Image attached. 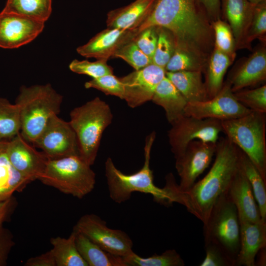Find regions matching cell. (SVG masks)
Returning <instances> with one entry per match:
<instances>
[{"label":"cell","instance_id":"1","mask_svg":"<svg viewBox=\"0 0 266 266\" xmlns=\"http://www.w3.org/2000/svg\"><path fill=\"white\" fill-rule=\"evenodd\" d=\"M161 27L172 34L175 48L208 61L214 47L212 23L198 0H157L138 28Z\"/></svg>","mask_w":266,"mask_h":266},{"label":"cell","instance_id":"2","mask_svg":"<svg viewBox=\"0 0 266 266\" xmlns=\"http://www.w3.org/2000/svg\"><path fill=\"white\" fill-rule=\"evenodd\" d=\"M238 150L226 137L219 138L215 160L209 171L186 191L179 190L174 176L168 173L165 187L171 193L174 202L184 205L188 212L205 223L217 200L228 192L239 168Z\"/></svg>","mask_w":266,"mask_h":266},{"label":"cell","instance_id":"3","mask_svg":"<svg viewBox=\"0 0 266 266\" xmlns=\"http://www.w3.org/2000/svg\"><path fill=\"white\" fill-rule=\"evenodd\" d=\"M156 137L153 132L146 138L144 162L142 167L132 174H126L119 170L110 158L105 163V173L110 197L117 203L129 200L134 192L151 195L155 200L165 205L173 202L170 193L165 187L160 188L154 183L153 171L150 166L151 148Z\"/></svg>","mask_w":266,"mask_h":266},{"label":"cell","instance_id":"4","mask_svg":"<svg viewBox=\"0 0 266 266\" xmlns=\"http://www.w3.org/2000/svg\"><path fill=\"white\" fill-rule=\"evenodd\" d=\"M63 96L50 84L23 86L15 104L19 110L20 133L33 144L50 118L60 112Z\"/></svg>","mask_w":266,"mask_h":266},{"label":"cell","instance_id":"5","mask_svg":"<svg viewBox=\"0 0 266 266\" xmlns=\"http://www.w3.org/2000/svg\"><path fill=\"white\" fill-rule=\"evenodd\" d=\"M69 115V122L77 137L79 155L91 166L97 157L102 133L112 122L109 105L96 97L73 109Z\"/></svg>","mask_w":266,"mask_h":266},{"label":"cell","instance_id":"6","mask_svg":"<svg viewBox=\"0 0 266 266\" xmlns=\"http://www.w3.org/2000/svg\"><path fill=\"white\" fill-rule=\"evenodd\" d=\"M60 192L82 199L94 189L96 174L79 155L48 159L38 179Z\"/></svg>","mask_w":266,"mask_h":266},{"label":"cell","instance_id":"7","mask_svg":"<svg viewBox=\"0 0 266 266\" xmlns=\"http://www.w3.org/2000/svg\"><path fill=\"white\" fill-rule=\"evenodd\" d=\"M221 123L226 137L248 157L266 181V113L252 111Z\"/></svg>","mask_w":266,"mask_h":266},{"label":"cell","instance_id":"8","mask_svg":"<svg viewBox=\"0 0 266 266\" xmlns=\"http://www.w3.org/2000/svg\"><path fill=\"white\" fill-rule=\"evenodd\" d=\"M203 235L204 244L211 243L218 246L236 266L240 247V222L228 192L213 206L203 224Z\"/></svg>","mask_w":266,"mask_h":266},{"label":"cell","instance_id":"9","mask_svg":"<svg viewBox=\"0 0 266 266\" xmlns=\"http://www.w3.org/2000/svg\"><path fill=\"white\" fill-rule=\"evenodd\" d=\"M171 125L168 138L175 159L181 155L189 143L194 140L216 143L222 131L220 120L198 119L185 115Z\"/></svg>","mask_w":266,"mask_h":266},{"label":"cell","instance_id":"10","mask_svg":"<svg viewBox=\"0 0 266 266\" xmlns=\"http://www.w3.org/2000/svg\"><path fill=\"white\" fill-rule=\"evenodd\" d=\"M73 231L83 234L113 255L124 257L133 252V242L125 232L108 228L105 221L95 214H87L81 217Z\"/></svg>","mask_w":266,"mask_h":266},{"label":"cell","instance_id":"11","mask_svg":"<svg viewBox=\"0 0 266 266\" xmlns=\"http://www.w3.org/2000/svg\"><path fill=\"white\" fill-rule=\"evenodd\" d=\"M252 111L235 98L230 83L226 80L220 91L205 101L188 102L185 115L198 119H215L221 121L240 117Z\"/></svg>","mask_w":266,"mask_h":266},{"label":"cell","instance_id":"12","mask_svg":"<svg viewBox=\"0 0 266 266\" xmlns=\"http://www.w3.org/2000/svg\"><path fill=\"white\" fill-rule=\"evenodd\" d=\"M41 149L48 159H57L79 155L78 144L75 133L69 122L52 116L43 130L33 143Z\"/></svg>","mask_w":266,"mask_h":266},{"label":"cell","instance_id":"13","mask_svg":"<svg viewBox=\"0 0 266 266\" xmlns=\"http://www.w3.org/2000/svg\"><path fill=\"white\" fill-rule=\"evenodd\" d=\"M216 143L194 140L189 143L183 153L175 159V168L180 177L179 184H177L179 190H189L209 166L215 153Z\"/></svg>","mask_w":266,"mask_h":266},{"label":"cell","instance_id":"14","mask_svg":"<svg viewBox=\"0 0 266 266\" xmlns=\"http://www.w3.org/2000/svg\"><path fill=\"white\" fill-rule=\"evenodd\" d=\"M166 73L164 68L152 63L120 77L124 87V100L128 105L134 108L151 100Z\"/></svg>","mask_w":266,"mask_h":266},{"label":"cell","instance_id":"15","mask_svg":"<svg viewBox=\"0 0 266 266\" xmlns=\"http://www.w3.org/2000/svg\"><path fill=\"white\" fill-rule=\"evenodd\" d=\"M44 23L2 10L0 12V48H17L31 42L42 32Z\"/></svg>","mask_w":266,"mask_h":266},{"label":"cell","instance_id":"16","mask_svg":"<svg viewBox=\"0 0 266 266\" xmlns=\"http://www.w3.org/2000/svg\"><path fill=\"white\" fill-rule=\"evenodd\" d=\"M12 166L31 182L38 179L48 158L26 140L20 133L7 140L4 150Z\"/></svg>","mask_w":266,"mask_h":266},{"label":"cell","instance_id":"17","mask_svg":"<svg viewBox=\"0 0 266 266\" xmlns=\"http://www.w3.org/2000/svg\"><path fill=\"white\" fill-rule=\"evenodd\" d=\"M137 34L138 29L107 28L96 34L87 43L78 47L76 51L87 58L107 61L123 45L134 39Z\"/></svg>","mask_w":266,"mask_h":266},{"label":"cell","instance_id":"18","mask_svg":"<svg viewBox=\"0 0 266 266\" xmlns=\"http://www.w3.org/2000/svg\"><path fill=\"white\" fill-rule=\"evenodd\" d=\"M266 79V42H261L252 54L234 67L227 80L230 83L233 93L257 85Z\"/></svg>","mask_w":266,"mask_h":266},{"label":"cell","instance_id":"19","mask_svg":"<svg viewBox=\"0 0 266 266\" xmlns=\"http://www.w3.org/2000/svg\"><path fill=\"white\" fill-rule=\"evenodd\" d=\"M239 222L240 247L236 266H254L258 252L266 246V220Z\"/></svg>","mask_w":266,"mask_h":266},{"label":"cell","instance_id":"20","mask_svg":"<svg viewBox=\"0 0 266 266\" xmlns=\"http://www.w3.org/2000/svg\"><path fill=\"white\" fill-rule=\"evenodd\" d=\"M256 5L248 0H221L222 17L233 32L236 50L244 48V41Z\"/></svg>","mask_w":266,"mask_h":266},{"label":"cell","instance_id":"21","mask_svg":"<svg viewBox=\"0 0 266 266\" xmlns=\"http://www.w3.org/2000/svg\"><path fill=\"white\" fill-rule=\"evenodd\" d=\"M228 193L236 208L239 221L255 222L262 219L252 188L240 168L230 185Z\"/></svg>","mask_w":266,"mask_h":266},{"label":"cell","instance_id":"22","mask_svg":"<svg viewBox=\"0 0 266 266\" xmlns=\"http://www.w3.org/2000/svg\"><path fill=\"white\" fill-rule=\"evenodd\" d=\"M157 0H135L130 4L110 11L107 28L125 30L138 29L150 14Z\"/></svg>","mask_w":266,"mask_h":266},{"label":"cell","instance_id":"23","mask_svg":"<svg viewBox=\"0 0 266 266\" xmlns=\"http://www.w3.org/2000/svg\"><path fill=\"white\" fill-rule=\"evenodd\" d=\"M151 100L163 108L170 124L185 115L188 102L166 76L157 86Z\"/></svg>","mask_w":266,"mask_h":266},{"label":"cell","instance_id":"24","mask_svg":"<svg viewBox=\"0 0 266 266\" xmlns=\"http://www.w3.org/2000/svg\"><path fill=\"white\" fill-rule=\"evenodd\" d=\"M200 71H166V76L181 93L188 102L205 101L208 99Z\"/></svg>","mask_w":266,"mask_h":266},{"label":"cell","instance_id":"25","mask_svg":"<svg viewBox=\"0 0 266 266\" xmlns=\"http://www.w3.org/2000/svg\"><path fill=\"white\" fill-rule=\"evenodd\" d=\"M73 231L77 248L88 266H127L123 257L107 252L83 234Z\"/></svg>","mask_w":266,"mask_h":266},{"label":"cell","instance_id":"26","mask_svg":"<svg viewBox=\"0 0 266 266\" xmlns=\"http://www.w3.org/2000/svg\"><path fill=\"white\" fill-rule=\"evenodd\" d=\"M233 61L227 54L214 48L203 72L208 99L214 97L222 88L224 76Z\"/></svg>","mask_w":266,"mask_h":266},{"label":"cell","instance_id":"27","mask_svg":"<svg viewBox=\"0 0 266 266\" xmlns=\"http://www.w3.org/2000/svg\"><path fill=\"white\" fill-rule=\"evenodd\" d=\"M238 157L239 168L252 188L261 218L266 220V181L253 162L240 149Z\"/></svg>","mask_w":266,"mask_h":266},{"label":"cell","instance_id":"28","mask_svg":"<svg viewBox=\"0 0 266 266\" xmlns=\"http://www.w3.org/2000/svg\"><path fill=\"white\" fill-rule=\"evenodd\" d=\"M50 243L56 266H88L77 248L73 231L67 238H51Z\"/></svg>","mask_w":266,"mask_h":266},{"label":"cell","instance_id":"29","mask_svg":"<svg viewBox=\"0 0 266 266\" xmlns=\"http://www.w3.org/2000/svg\"><path fill=\"white\" fill-rule=\"evenodd\" d=\"M31 181L17 170L8 161L4 151L0 154V201L21 191Z\"/></svg>","mask_w":266,"mask_h":266},{"label":"cell","instance_id":"30","mask_svg":"<svg viewBox=\"0 0 266 266\" xmlns=\"http://www.w3.org/2000/svg\"><path fill=\"white\" fill-rule=\"evenodd\" d=\"M52 10V0H7L2 10L45 22Z\"/></svg>","mask_w":266,"mask_h":266},{"label":"cell","instance_id":"31","mask_svg":"<svg viewBox=\"0 0 266 266\" xmlns=\"http://www.w3.org/2000/svg\"><path fill=\"white\" fill-rule=\"evenodd\" d=\"M20 129L18 107L7 99L0 97V141L10 139Z\"/></svg>","mask_w":266,"mask_h":266},{"label":"cell","instance_id":"32","mask_svg":"<svg viewBox=\"0 0 266 266\" xmlns=\"http://www.w3.org/2000/svg\"><path fill=\"white\" fill-rule=\"evenodd\" d=\"M127 266H183L185 263L174 249L166 251L161 255L142 258L133 252L123 257Z\"/></svg>","mask_w":266,"mask_h":266},{"label":"cell","instance_id":"33","mask_svg":"<svg viewBox=\"0 0 266 266\" xmlns=\"http://www.w3.org/2000/svg\"><path fill=\"white\" fill-rule=\"evenodd\" d=\"M207 63L192 53L175 48L165 69L167 72L200 71L203 73Z\"/></svg>","mask_w":266,"mask_h":266},{"label":"cell","instance_id":"34","mask_svg":"<svg viewBox=\"0 0 266 266\" xmlns=\"http://www.w3.org/2000/svg\"><path fill=\"white\" fill-rule=\"evenodd\" d=\"M214 48L227 54L233 60L236 56L234 36L229 25L225 20L218 19L212 22Z\"/></svg>","mask_w":266,"mask_h":266},{"label":"cell","instance_id":"35","mask_svg":"<svg viewBox=\"0 0 266 266\" xmlns=\"http://www.w3.org/2000/svg\"><path fill=\"white\" fill-rule=\"evenodd\" d=\"M266 0L255 6L253 17L244 41V48L250 50L252 42L259 39L262 42L266 41Z\"/></svg>","mask_w":266,"mask_h":266},{"label":"cell","instance_id":"36","mask_svg":"<svg viewBox=\"0 0 266 266\" xmlns=\"http://www.w3.org/2000/svg\"><path fill=\"white\" fill-rule=\"evenodd\" d=\"M158 40L152 57L153 64L165 68L175 49L171 33L165 28L157 27Z\"/></svg>","mask_w":266,"mask_h":266},{"label":"cell","instance_id":"37","mask_svg":"<svg viewBox=\"0 0 266 266\" xmlns=\"http://www.w3.org/2000/svg\"><path fill=\"white\" fill-rule=\"evenodd\" d=\"M236 100L251 111L266 113V85L251 90H240L233 92Z\"/></svg>","mask_w":266,"mask_h":266},{"label":"cell","instance_id":"38","mask_svg":"<svg viewBox=\"0 0 266 266\" xmlns=\"http://www.w3.org/2000/svg\"><path fill=\"white\" fill-rule=\"evenodd\" d=\"M113 57L124 60L136 70L153 63L152 59L139 49L133 39L120 47Z\"/></svg>","mask_w":266,"mask_h":266},{"label":"cell","instance_id":"39","mask_svg":"<svg viewBox=\"0 0 266 266\" xmlns=\"http://www.w3.org/2000/svg\"><path fill=\"white\" fill-rule=\"evenodd\" d=\"M69 68L73 72L87 75L92 78L113 74V68L107 65V61L104 60H97L91 62L75 59L70 63Z\"/></svg>","mask_w":266,"mask_h":266},{"label":"cell","instance_id":"40","mask_svg":"<svg viewBox=\"0 0 266 266\" xmlns=\"http://www.w3.org/2000/svg\"><path fill=\"white\" fill-rule=\"evenodd\" d=\"M84 86L86 89L94 88L106 95L114 96L122 100L124 98V85L120 78L113 74L92 78L86 82Z\"/></svg>","mask_w":266,"mask_h":266},{"label":"cell","instance_id":"41","mask_svg":"<svg viewBox=\"0 0 266 266\" xmlns=\"http://www.w3.org/2000/svg\"><path fill=\"white\" fill-rule=\"evenodd\" d=\"M133 40L139 49L152 59L158 40L157 27H149L141 31Z\"/></svg>","mask_w":266,"mask_h":266},{"label":"cell","instance_id":"42","mask_svg":"<svg viewBox=\"0 0 266 266\" xmlns=\"http://www.w3.org/2000/svg\"><path fill=\"white\" fill-rule=\"evenodd\" d=\"M205 257L200 266H235L234 262L217 245L204 244Z\"/></svg>","mask_w":266,"mask_h":266},{"label":"cell","instance_id":"43","mask_svg":"<svg viewBox=\"0 0 266 266\" xmlns=\"http://www.w3.org/2000/svg\"><path fill=\"white\" fill-rule=\"evenodd\" d=\"M11 233L2 227L0 228V266L6 265L8 254L14 245Z\"/></svg>","mask_w":266,"mask_h":266},{"label":"cell","instance_id":"44","mask_svg":"<svg viewBox=\"0 0 266 266\" xmlns=\"http://www.w3.org/2000/svg\"><path fill=\"white\" fill-rule=\"evenodd\" d=\"M211 22L221 19V0H198Z\"/></svg>","mask_w":266,"mask_h":266},{"label":"cell","instance_id":"45","mask_svg":"<svg viewBox=\"0 0 266 266\" xmlns=\"http://www.w3.org/2000/svg\"><path fill=\"white\" fill-rule=\"evenodd\" d=\"M25 266H56L51 250L40 255L31 257L24 264Z\"/></svg>","mask_w":266,"mask_h":266},{"label":"cell","instance_id":"46","mask_svg":"<svg viewBox=\"0 0 266 266\" xmlns=\"http://www.w3.org/2000/svg\"><path fill=\"white\" fill-rule=\"evenodd\" d=\"M17 205V201L14 197L0 201V228L13 213Z\"/></svg>","mask_w":266,"mask_h":266},{"label":"cell","instance_id":"47","mask_svg":"<svg viewBox=\"0 0 266 266\" xmlns=\"http://www.w3.org/2000/svg\"><path fill=\"white\" fill-rule=\"evenodd\" d=\"M266 247L262 248L258 252L259 256L257 262L255 263V266H264L266 265Z\"/></svg>","mask_w":266,"mask_h":266},{"label":"cell","instance_id":"48","mask_svg":"<svg viewBox=\"0 0 266 266\" xmlns=\"http://www.w3.org/2000/svg\"><path fill=\"white\" fill-rule=\"evenodd\" d=\"M7 141V140L0 141V154L5 150Z\"/></svg>","mask_w":266,"mask_h":266},{"label":"cell","instance_id":"49","mask_svg":"<svg viewBox=\"0 0 266 266\" xmlns=\"http://www.w3.org/2000/svg\"><path fill=\"white\" fill-rule=\"evenodd\" d=\"M250 2L254 5H256L264 0H248Z\"/></svg>","mask_w":266,"mask_h":266}]
</instances>
